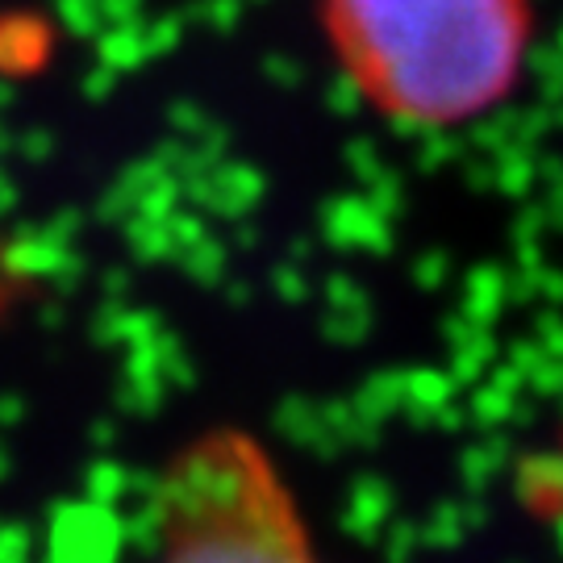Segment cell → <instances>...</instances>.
Instances as JSON below:
<instances>
[{"mask_svg":"<svg viewBox=\"0 0 563 563\" xmlns=\"http://www.w3.org/2000/svg\"><path fill=\"white\" fill-rule=\"evenodd\" d=\"M146 563H325L280 467L251 434L180 446L151 505Z\"/></svg>","mask_w":563,"mask_h":563,"instance_id":"obj_2","label":"cell"},{"mask_svg":"<svg viewBox=\"0 0 563 563\" xmlns=\"http://www.w3.org/2000/svg\"><path fill=\"white\" fill-rule=\"evenodd\" d=\"M322 21L351 88L413 130L488 118L534 46L530 0H322Z\"/></svg>","mask_w":563,"mask_h":563,"instance_id":"obj_1","label":"cell"}]
</instances>
